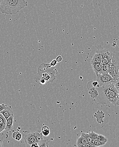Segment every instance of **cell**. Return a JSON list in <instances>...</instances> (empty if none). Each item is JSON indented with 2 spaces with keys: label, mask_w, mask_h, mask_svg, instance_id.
<instances>
[{
  "label": "cell",
  "mask_w": 119,
  "mask_h": 147,
  "mask_svg": "<svg viewBox=\"0 0 119 147\" xmlns=\"http://www.w3.org/2000/svg\"><path fill=\"white\" fill-rule=\"evenodd\" d=\"M96 89L98 92V95L96 98L98 103L119 106V92L115 89L114 82Z\"/></svg>",
  "instance_id": "obj_1"
},
{
  "label": "cell",
  "mask_w": 119,
  "mask_h": 147,
  "mask_svg": "<svg viewBox=\"0 0 119 147\" xmlns=\"http://www.w3.org/2000/svg\"><path fill=\"white\" fill-rule=\"evenodd\" d=\"M27 5L25 0H2L0 4V11L5 15H15Z\"/></svg>",
  "instance_id": "obj_2"
},
{
  "label": "cell",
  "mask_w": 119,
  "mask_h": 147,
  "mask_svg": "<svg viewBox=\"0 0 119 147\" xmlns=\"http://www.w3.org/2000/svg\"><path fill=\"white\" fill-rule=\"evenodd\" d=\"M109 74L114 80L119 78V65L118 59L114 56L112 57V61L110 65Z\"/></svg>",
  "instance_id": "obj_3"
},
{
  "label": "cell",
  "mask_w": 119,
  "mask_h": 147,
  "mask_svg": "<svg viewBox=\"0 0 119 147\" xmlns=\"http://www.w3.org/2000/svg\"><path fill=\"white\" fill-rule=\"evenodd\" d=\"M97 82L100 87L103 85L110 84L114 82V78L109 74H98L96 76Z\"/></svg>",
  "instance_id": "obj_4"
},
{
  "label": "cell",
  "mask_w": 119,
  "mask_h": 147,
  "mask_svg": "<svg viewBox=\"0 0 119 147\" xmlns=\"http://www.w3.org/2000/svg\"><path fill=\"white\" fill-rule=\"evenodd\" d=\"M23 138L27 146L30 147L32 144L36 142L37 143L35 131L31 132L27 131H24L23 132Z\"/></svg>",
  "instance_id": "obj_5"
},
{
  "label": "cell",
  "mask_w": 119,
  "mask_h": 147,
  "mask_svg": "<svg viewBox=\"0 0 119 147\" xmlns=\"http://www.w3.org/2000/svg\"><path fill=\"white\" fill-rule=\"evenodd\" d=\"M102 56V59L100 64L101 65H104L106 64H110L112 61V54L110 53L108 51L105 52H100Z\"/></svg>",
  "instance_id": "obj_6"
},
{
  "label": "cell",
  "mask_w": 119,
  "mask_h": 147,
  "mask_svg": "<svg viewBox=\"0 0 119 147\" xmlns=\"http://www.w3.org/2000/svg\"><path fill=\"white\" fill-rule=\"evenodd\" d=\"M14 115H12L9 117L7 119L6 127L5 130L11 132L13 128V123H14Z\"/></svg>",
  "instance_id": "obj_7"
},
{
  "label": "cell",
  "mask_w": 119,
  "mask_h": 147,
  "mask_svg": "<svg viewBox=\"0 0 119 147\" xmlns=\"http://www.w3.org/2000/svg\"><path fill=\"white\" fill-rule=\"evenodd\" d=\"M0 113L3 115L6 120L11 115H14V112L12 110L11 106H7L3 110L0 112Z\"/></svg>",
  "instance_id": "obj_8"
},
{
  "label": "cell",
  "mask_w": 119,
  "mask_h": 147,
  "mask_svg": "<svg viewBox=\"0 0 119 147\" xmlns=\"http://www.w3.org/2000/svg\"><path fill=\"white\" fill-rule=\"evenodd\" d=\"M91 65L93 70L96 74V75H97L99 74H102V65L100 63L91 61Z\"/></svg>",
  "instance_id": "obj_9"
},
{
  "label": "cell",
  "mask_w": 119,
  "mask_h": 147,
  "mask_svg": "<svg viewBox=\"0 0 119 147\" xmlns=\"http://www.w3.org/2000/svg\"><path fill=\"white\" fill-rule=\"evenodd\" d=\"M94 117L96 118L97 121L99 124L102 123L104 122L103 118L104 117L105 114L102 111H98L97 113H95Z\"/></svg>",
  "instance_id": "obj_10"
},
{
  "label": "cell",
  "mask_w": 119,
  "mask_h": 147,
  "mask_svg": "<svg viewBox=\"0 0 119 147\" xmlns=\"http://www.w3.org/2000/svg\"><path fill=\"white\" fill-rule=\"evenodd\" d=\"M102 59V56L101 53L97 52L93 57L91 61H94L97 63H100Z\"/></svg>",
  "instance_id": "obj_11"
},
{
  "label": "cell",
  "mask_w": 119,
  "mask_h": 147,
  "mask_svg": "<svg viewBox=\"0 0 119 147\" xmlns=\"http://www.w3.org/2000/svg\"><path fill=\"white\" fill-rule=\"evenodd\" d=\"M88 143V142L87 139L85 138V136H83L82 134H81L80 137H79L77 139V146L86 144V143Z\"/></svg>",
  "instance_id": "obj_12"
},
{
  "label": "cell",
  "mask_w": 119,
  "mask_h": 147,
  "mask_svg": "<svg viewBox=\"0 0 119 147\" xmlns=\"http://www.w3.org/2000/svg\"><path fill=\"white\" fill-rule=\"evenodd\" d=\"M9 135L7 132H3L0 133V147L2 146L3 140L8 138Z\"/></svg>",
  "instance_id": "obj_13"
},
{
  "label": "cell",
  "mask_w": 119,
  "mask_h": 147,
  "mask_svg": "<svg viewBox=\"0 0 119 147\" xmlns=\"http://www.w3.org/2000/svg\"><path fill=\"white\" fill-rule=\"evenodd\" d=\"M41 134L45 137H47L50 134V129L49 127L47 125L43 126L41 128Z\"/></svg>",
  "instance_id": "obj_14"
},
{
  "label": "cell",
  "mask_w": 119,
  "mask_h": 147,
  "mask_svg": "<svg viewBox=\"0 0 119 147\" xmlns=\"http://www.w3.org/2000/svg\"><path fill=\"white\" fill-rule=\"evenodd\" d=\"M89 93L91 98L94 99L96 98L98 95V92L97 90H96V88H95V87L91 88L90 90Z\"/></svg>",
  "instance_id": "obj_15"
},
{
  "label": "cell",
  "mask_w": 119,
  "mask_h": 147,
  "mask_svg": "<svg viewBox=\"0 0 119 147\" xmlns=\"http://www.w3.org/2000/svg\"><path fill=\"white\" fill-rule=\"evenodd\" d=\"M110 64H106L102 65V74H109V68H110Z\"/></svg>",
  "instance_id": "obj_16"
},
{
  "label": "cell",
  "mask_w": 119,
  "mask_h": 147,
  "mask_svg": "<svg viewBox=\"0 0 119 147\" xmlns=\"http://www.w3.org/2000/svg\"><path fill=\"white\" fill-rule=\"evenodd\" d=\"M96 140H97L98 141L102 142V143L104 144H105L108 141V139L106 138V137L101 135V134H100V135L98 134L97 138Z\"/></svg>",
  "instance_id": "obj_17"
},
{
  "label": "cell",
  "mask_w": 119,
  "mask_h": 147,
  "mask_svg": "<svg viewBox=\"0 0 119 147\" xmlns=\"http://www.w3.org/2000/svg\"><path fill=\"white\" fill-rule=\"evenodd\" d=\"M12 138L18 141H19L22 138V135L18 131H15L12 134Z\"/></svg>",
  "instance_id": "obj_18"
},
{
  "label": "cell",
  "mask_w": 119,
  "mask_h": 147,
  "mask_svg": "<svg viewBox=\"0 0 119 147\" xmlns=\"http://www.w3.org/2000/svg\"><path fill=\"white\" fill-rule=\"evenodd\" d=\"M82 134L83 136H85V138L87 139V141H88V143H91V144L93 145L94 141L92 140V138L90 137L89 133H82Z\"/></svg>",
  "instance_id": "obj_19"
},
{
  "label": "cell",
  "mask_w": 119,
  "mask_h": 147,
  "mask_svg": "<svg viewBox=\"0 0 119 147\" xmlns=\"http://www.w3.org/2000/svg\"><path fill=\"white\" fill-rule=\"evenodd\" d=\"M6 121H7V120L6 118L3 116L2 114L0 113V124L6 127Z\"/></svg>",
  "instance_id": "obj_20"
},
{
  "label": "cell",
  "mask_w": 119,
  "mask_h": 147,
  "mask_svg": "<svg viewBox=\"0 0 119 147\" xmlns=\"http://www.w3.org/2000/svg\"><path fill=\"white\" fill-rule=\"evenodd\" d=\"M104 145L105 144H103V143H102V142L98 141L96 139L94 141L93 144V147L102 146H104Z\"/></svg>",
  "instance_id": "obj_21"
},
{
  "label": "cell",
  "mask_w": 119,
  "mask_h": 147,
  "mask_svg": "<svg viewBox=\"0 0 119 147\" xmlns=\"http://www.w3.org/2000/svg\"><path fill=\"white\" fill-rule=\"evenodd\" d=\"M89 134H90V137L92 138V140L94 141V142L95 140L97 138L98 136V134L94 132L93 131H92L89 133Z\"/></svg>",
  "instance_id": "obj_22"
},
{
  "label": "cell",
  "mask_w": 119,
  "mask_h": 147,
  "mask_svg": "<svg viewBox=\"0 0 119 147\" xmlns=\"http://www.w3.org/2000/svg\"><path fill=\"white\" fill-rule=\"evenodd\" d=\"M114 84V87L115 89L117 90L119 92V78L117 79V80H114V82H113Z\"/></svg>",
  "instance_id": "obj_23"
},
{
  "label": "cell",
  "mask_w": 119,
  "mask_h": 147,
  "mask_svg": "<svg viewBox=\"0 0 119 147\" xmlns=\"http://www.w3.org/2000/svg\"><path fill=\"white\" fill-rule=\"evenodd\" d=\"M79 147H94L93 145L91 143H88L86 144H82V145H80L77 146Z\"/></svg>",
  "instance_id": "obj_24"
},
{
  "label": "cell",
  "mask_w": 119,
  "mask_h": 147,
  "mask_svg": "<svg viewBox=\"0 0 119 147\" xmlns=\"http://www.w3.org/2000/svg\"><path fill=\"white\" fill-rule=\"evenodd\" d=\"M57 64V61L56 60V59H54V60H52L51 63H50V65L51 66H55Z\"/></svg>",
  "instance_id": "obj_25"
},
{
  "label": "cell",
  "mask_w": 119,
  "mask_h": 147,
  "mask_svg": "<svg viewBox=\"0 0 119 147\" xmlns=\"http://www.w3.org/2000/svg\"><path fill=\"white\" fill-rule=\"evenodd\" d=\"M7 105L4 104H0V112L2 111L7 107Z\"/></svg>",
  "instance_id": "obj_26"
},
{
  "label": "cell",
  "mask_w": 119,
  "mask_h": 147,
  "mask_svg": "<svg viewBox=\"0 0 119 147\" xmlns=\"http://www.w3.org/2000/svg\"><path fill=\"white\" fill-rule=\"evenodd\" d=\"M93 85L94 87H96V88L100 87V86H99L98 82L97 81V82H94L93 83Z\"/></svg>",
  "instance_id": "obj_27"
},
{
  "label": "cell",
  "mask_w": 119,
  "mask_h": 147,
  "mask_svg": "<svg viewBox=\"0 0 119 147\" xmlns=\"http://www.w3.org/2000/svg\"><path fill=\"white\" fill-rule=\"evenodd\" d=\"M56 60L57 61V62H60V61H62V57L61 56H58V57H57L56 58Z\"/></svg>",
  "instance_id": "obj_28"
},
{
  "label": "cell",
  "mask_w": 119,
  "mask_h": 147,
  "mask_svg": "<svg viewBox=\"0 0 119 147\" xmlns=\"http://www.w3.org/2000/svg\"><path fill=\"white\" fill-rule=\"evenodd\" d=\"M5 127L0 124V133L2 132L4 130H5Z\"/></svg>",
  "instance_id": "obj_29"
},
{
  "label": "cell",
  "mask_w": 119,
  "mask_h": 147,
  "mask_svg": "<svg viewBox=\"0 0 119 147\" xmlns=\"http://www.w3.org/2000/svg\"><path fill=\"white\" fill-rule=\"evenodd\" d=\"M31 147H39V145H38V143H37V142H36V143H33V144H32L31 145Z\"/></svg>",
  "instance_id": "obj_30"
},
{
  "label": "cell",
  "mask_w": 119,
  "mask_h": 147,
  "mask_svg": "<svg viewBox=\"0 0 119 147\" xmlns=\"http://www.w3.org/2000/svg\"><path fill=\"white\" fill-rule=\"evenodd\" d=\"M2 1V0H0V4H1V2Z\"/></svg>",
  "instance_id": "obj_31"
}]
</instances>
